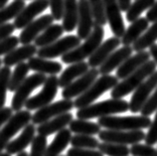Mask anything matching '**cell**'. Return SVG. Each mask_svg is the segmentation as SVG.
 Listing matches in <instances>:
<instances>
[{
    "label": "cell",
    "mask_w": 157,
    "mask_h": 156,
    "mask_svg": "<svg viewBox=\"0 0 157 156\" xmlns=\"http://www.w3.org/2000/svg\"><path fill=\"white\" fill-rule=\"evenodd\" d=\"M129 110V104L124 100H105L104 101L96 102L84 108L78 109L77 117L78 120H89L92 118H101L110 116L117 113L126 112Z\"/></svg>",
    "instance_id": "cell-1"
},
{
    "label": "cell",
    "mask_w": 157,
    "mask_h": 156,
    "mask_svg": "<svg viewBox=\"0 0 157 156\" xmlns=\"http://www.w3.org/2000/svg\"><path fill=\"white\" fill-rule=\"evenodd\" d=\"M156 64L153 60L148 61L146 64H144L141 68H139L137 71L131 74L126 79L122 80L121 82L115 86L111 89L110 97L115 100H121L123 97L128 96L129 93L134 92L144 81H146L152 74L156 71Z\"/></svg>",
    "instance_id": "cell-2"
},
{
    "label": "cell",
    "mask_w": 157,
    "mask_h": 156,
    "mask_svg": "<svg viewBox=\"0 0 157 156\" xmlns=\"http://www.w3.org/2000/svg\"><path fill=\"white\" fill-rule=\"evenodd\" d=\"M105 36L104 27L94 26L93 32L88 37V39L80 46L77 47L74 50L70 51L67 54H65L62 57V62L65 64H76L80 62H84L86 59L90 58L97 49L100 47V45L102 43Z\"/></svg>",
    "instance_id": "cell-3"
},
{
    "label": "cell",
    "mask_w": 157,
    "mask_h": 156,
    "mask_svg": "<svg viewBox=\"0 0 157 156\" xmlns=\"http://www.w3.org/2000/svg\"><path fill=\"white\" fill-rule=\"evenodd\" d=\"M151 120L147 116H105L98 120V124L101 127L110 130H142L149 128Z\"/></svg>",
    "instance_id": "cell-4"
},
{
    "label": "cell",
    "mask_w": 157,
    "mask_h": 156,
    "mask_svg": "<svg viewBox=\"0 0 157 156\" xmlns=\"http://www.w3.org/2000/svg\"><path fill=\"white\" fill-rule=\"evenodd\" d=\"M117 84L118 79L117 76H101L90 86V88L85 93H82V96L76 98V101H74V106L78 109H81L93 105V102L98 100L102 93L109 91V89H113Z\"/></svg>",
    "instance_id": "cell-5"
},
{
    "label": "cell",
    "mask_w": 157,
    "mask_h": 156,
    "mask_svg": "<svg viewBox=\"0 0 157 156\" xmlns=\"http://www.w3.org/2000/svg\"><path fill=\"white\" fill-rule=\"evenodd\" d=\"M32 114L29 110H20L13 114L6 124L0 130V152L6 149V146L9 144L12 137L16 133H18L21 129L30 124L29 122L32 120Z\"/></svg>",
    "instance_id": "cell-6"
},
{
    "label": "cell",
    "mask_w": 157,
    "mask_h": 156,
    "mask_svg": "<svg viewBox=\"0 0 157 156\" xmlns=\"http://www.w3.org/2000/svg\"><path fill=\"white\" fill-rule=\"evenodd\" d=\"M46 80L47 77L43 74L36 73L29 76L15 92L11 101V108L15 110L16 112H20L23 106H25L27 101L30 98L32 92L39 88L40 86H43Z\"/></svg>",
    "instance_id": "cell-7"
},
{
    "label": "cell",
    "mask_w": 157,
    "mask_h": 156,
    "mask_svg": "<svg viewBox=\"0 0 157 156\" xmlns=\"http://www.w3.org/2000/svg\"><path fill=\"white\" fill-rule=\"evenodd\" d=\"M59 88V78L57 76H50L47 78L43 85V89L36 96L31 97L25 104L27 110H38L50 105L56 97Z\"/></svg>",
    "instance_id": "cell-8"
},
{
    "label": "cell",
    "mask_w": 157,
    "mask_h": 156,
    "mask_svg": "<svg viewBox=\"0 0 157 156\" xmlns=\"http://www.w3.org/2000/svg\"><path fill=\"white\" fill-rule=\"evenodd\" d=\"M81 45V39L76 35H68L61 38L52 45L40 48L37 55L43 59H54L58 57H63L70 51L74 50Z\"/></svg>",
    "instance_id": "cell-9"
},
{
    "label": "cell",
    "mask_w": 157,
    "mask_h": 156,
    "mask_svg": "<svg viewBox=\"0 0 157 156\" xmlns=\"http://www.w3.org/2000/svg\"><path fill=\"white\" fill-rule=\"evenodd\" d=\"M74 108H75L74 101L71 100H61L56 102H52V104L36 110V112L32 116V124L34 125L43 124L57 116L70 112V110H72Z\"/></svg>",
    "instance_id": "cell-10"
},
{
    "label": "cell",
    "mask_w": 157,
    "mask_h": 156,
    "mask_svg": "<svg viewBox=\"0 0 157 156\" xmlns=\"http://www.w3.org/2000/svg\"><path fill=\"white\" fill-rule=\"evenodd\" d=\"M145 134L143 130H132V131H124V130H110L105 129L98 133V138L102 142L117 143L121 145H133L139 143L145 139Z\"/></svg>",
    "instance_id": "cell-11"
},
{
    "label": "cell",
    "mask_w": 157,
    "mask_h": 156,
    "mask_svg": "<svg viewBox=\"0 0 157 156\" xmlns=\"http://www.w3.org/2000/svg\"><path fill=\"white\" fill-rule=\"evenodd\" d=\"M156 88H157V71H155L146 81H144L134 91V93L132 94L130 101L128 102L130 112L133 113L141 112L144 105L146 104L148 98L150 97L151 93L155 91Z\"/></svg>",
    "instance_id": "cell-12"
},
{
    "label": "cell",
    "mask_w": 157,
    "mask_h": 156,
    "mask_svg": "<svg viewBox=\"0 0 157 156\" xmlns=\"http://www.w3.org/2000/svg\"><path fill=\"white\" fill-rule=\"evenodd\" d=\"M98 75H100L98 69H90L84 76H82L75 82H73L67 88L63 89L62 97H63L64 100L72 101V98L82 96L98 79Z\"/></svg>",
    "instance_id": "cell-13"
},
{
    "label": "cell",
    "mask_w": 157,
    "mask_h": 156,
    "mask_svg": "<svg viewBox=\"0 0 157 156\" xmlns=\"http://www.w3.org/2000/svg\"><path fill=\"white\" fill-rule=\"evenodd\" d=\"M54 22L51 14H46L37 18L22 30L19 36V41L22 45H29L38 38L42 33L50 27Z\"/></svg>",
    "instance_id": "cell-14"
},
{
    "label": "cell",
    "mask_w": 157,
    "mask_h": 156,
    "mask_svg": "<svg viewBox=\"0 0 157 156\" xmlns=\"http://www.w3.org/2000/svg\"><path fill=\"white\" fill-rule=\"evenodd\" d=\"M104 3L107 23L109 24L110 30L114 37L121 39L126 29L117 0H104Z\"/></svg>",
    "instance_id": "cell-15"
},
{
    "label": "cell",
    "mask_w": 157,
    "mask_h": 156,
    "mask_svg": "<svg viewBox=\"0 0 157 156\" xmlns=\"http://www.w3.org/2000/svg\"><path fill=\"white\" fill-rule=\"evenodd\" d=\"M50 6L49 0H34L29 5H27L21 11L17 17L14 20V26L16 29H24L31 22L35 20L36 16L42 13Z\"/></svg>",
    "instance_id": "cell-16"
},
{
    "label": "cell",
    "mask_w": 157,
    "mask_h": 156,
    "mask_svg": "<svg viewBox=\"0 0 157 156\" xmlns=\"http://www.w3.org/2000/svg\"><path fill=\"white\" fill-rule=\"evenodd\" d=\"M94 27V16L89 0H78V21L77 36L81 40L88 39Z\"/></svg>",
    "instance_id": "cell-17"
},
{
    "label": "cell",
    "mask_w": 157,
    "mask_h": 156,
    "mask_svg": "<svg viewBox=\"0 0 157 156\" xmlns=\"http://www.w3.org/2000/svg\"><path fill=\"white\" fill-rule=\"evenodd\" d=\"M121 44V40L117 37H111V38L106 39L105 42H102L100 47H98L96 52L94 53L89 58L88 64L90 69H97L98 67L104 64L106 59L113 54V53L117 50V47Z\"/></svg>",
    "instance_id": "cell-18"
},
{
    "label": "cell",
    "mask_w": 157,
    "mask_h": 156,
    "mask_svg": "<svg viewBox=\"0 0 157 156\" xmlns=\"http://www.w3.org/2000/svg\"><path fill=\"white\" fill-rule=\"evenodd\" d=\"M150 61V54L147 51L135 53V55L129 57L121 67L117 70V78L118 80H124L127 77L137 71L144 64Z\"/></svg>",
    "instance_id": "cell-19"
},
{
    "label": "cell",
    "mask_w": 157,
    "mask_h": 156,
    "mask_svg": "<svg viewBox=\"0 0 157 156\" xmlns=\"http://www.w3.org/2000/svg\"><path fill=\"white\" fill-rule=\"evenodd\" d=\"M132 52H133L132 46H122L121 48L115 50L98 68L100 74H101V76L109 75L111 72L114 71L115 69H118L129 57L132 56Z\"/></svg>",
    "instance_id": "cell-20"
},
{
    "label": "cell",
    "mask_w": 157,
    "mask_h": 156,
    "mask_svg": "<svg viewBox=\"0 0 157 156\" xmlns=\"http://www.w3.org/2000/svg\"><path fill=\"white\" fill-rule=\"evenodd\" d=\"M36 131L37 128L34 124H28L17 138L9 142V144L6 146V152L10 155H13L25 151L24 149L28 147V145L32 144L36 136Z\"/></svg>",
    "instance_id": "cell-21"
},
{
    "label": "cell",
    "mask_w": 157,
    "mask_h": 156,
    "mask_svg": "<svg viewBox=\"0 0 157 156\" xmlns=\"http://www.w3.org/2000/svg\"><path fill=\"white\" fill-rule=\"evenodd\" d=\"M37 53H38V49L35 45H23L21 47L14 49L13 51H11L6 56H4L2 62L5 67L10 68L12 66H17L21 63H24V61L26 60L29 61Z\"/></svg>",
    "instance_id": "cell-22"
},
{
    "label": "cell",
    "mask_w": 157,
    "mask_h": 156,
    "mask_svg": "<svg viewBox=\"0 0 157 156\" xmlns=\"http://www.w3.org/2000/svg\"><path fill=\"white\" fill-rule=\"evenodd\" d=\"M73 121V114L71 112L64 113L62 116H59L53 120L45 122L43 124H40L37 127V132L39 135L43 136H49L54 133L60 132L61 130L66 128V126L70 125Z\"/></svg>",
    "instance_id": "cell-23"
},
{
    "label": "cell",
    "mask_w": 157,
    "mask_h": 156,
    "mask_svg": "<svg viewBox=\"0 0 157 156\" xmlns=\"http://www.w3.org/2000/svg\"><path fill=\"white\" fill-rule=\"evenodd\" d=\"M148 26H149V21L146 17H139L134 22H132L125 30L122 38L121 39V44L123 46L133 45L148 29Z\"/></svg>",
    "instance_id": "cell-24"
},
{
    "label": "cell",
    "mask_w": 157,
    "mask_h": 156,
    "mask_svg": "<svg viewBox=\"0 0 157 156\" xmlns=\"http://www.w3.org/2000/svg\"><path fill=\"white\" fill-rule=\"evenodd\" d=\"M27 64L30 70L36 73L43 74V75L56 76L57 74L61 73V71L63 70V66L59 62L43 59L40 58V57H33L28 61Z\"/></svg>",
    "instance_id": "cell-25"
},
{
    "label": "cell",
    "mask_w": 157,
    "mask_h": 156,
    "mask_svg": "<svg viewBox=\"0 0 157 156\" xmlns=\"http://www.w3.org/2000/svg\"><path fill=\"white\" fill-rule=\"evenodd\" d=\"M89 70L90 66L86 62L72 64L67 69H65L64 72L61 74L59 78V87L63 89L67 88L73 82H75L82 76H84Z\"/></svg>",
    "instance_id": "cell-26"
},
{
    "label": "cell",
    "mask_w": 157,
    "mask_h": 156,
    "mask_svg": "<svg viewBox=\"0 0 157 156\" xmlns=\"http://www.w3.org/2000/svg\"><path fill=\"white\" fill-rule=\"evenodd\" d=\"M72 131L65 128L56 134L55 138L48 145L45 156H61L60 154L67 148L72 140Z\"/></svg>",
    "instance_id": "cell-27"
},
{
    "label": "cell",
    "mask_w": 157,
    "mask_h": 156,
    "mask_svg": "<svg viewBox=\"0 0 157 156\" xmlns=\"http://www.w3.org/2000/svg\"><path fill=\"white\" fill-rule=\"evenodd\" d=\"M78 1L65 0V11L63 17V26L66 32H72L78 27Z\"/></svg>",
    "instance_id": "cell-28"
},
{
    "label": "cell",
    "mask_w": 157,
    "mask_h": 156,
    "mask_svg": "<svg viewBox=\"0 0 157 156\" xmlns=\"http://www.w3.org/2000/svg\"><path fill=\"white\" fill-rule=\"evenodd\" d=\"M64 31L63 26L60 24H52L34 41V45L39 48H44L52 45L60 39V37L64 34Z\"/></svg>",
    "instance_id": "cell-29"
},
{
    "label": "cell",
    "mask_w": 157,
    "mask_h": 156,
    "mask_svg": "<svg viewBox=\"0 0 157 156\" xmlns=\"http://www.w3.org/2000/svg\"><path fill=\"white\" fill-rule=\"evenodd\" d=\"M70 130L73 133L76 134H81V135H94L98 134L101 132V126L98 125L97 122H93L90 120H73V121L70 124Z\"/></svg>",
    "instance_id": "cell-30"
},
{
    "label": "cell",
    "mask_w": 157,
    "mask_h": 156,
    "mask_svg": "<svg viewBox=\"0 0 157 156\" xmlns=\"http://www.w3.org/2000/svg\"><path fill=\"white\" fill-rule=\"evenodd\" d=\"M157 41V21L154 22L148 29L144 32V34L132 45V49L136 53L145 51L146 48L153 46Z\"/></svg>",
    "instance_id": "cell-31"
},
{
    "label": "cell",
    "mask_w": 157,
    "mask_h": 156,
    "mask_svg": "<svg viewBox=\"0 0 157 156\" xmlns=\"http://www.w3.org/2000/svg\"><path fill=\"white\" fill-rule=\"evenodd\" d=\"M25 7V2L22 0H14L11 4L4 7L0 10V26L6 24L11 19H15Z\"/></svg>",
    "instance_id": "cell-32"
},
{
    "label": "cell",
    "mask_w": 157,
    "mask_h": 156,
    "mask_svg": "<svg viewBox=\"0 0 157 156\" xmlns=\"http://www.w3.org/2000/svg\"><path fill=\"white\" fill-rule=\"evenodd\" d=\"M29 71H30V68H29L27 63H21L16 66L10 78L9 89H8V91H10L11 93L12 92L15 93L17 91V89L23 84V82L27 79V75Z\"/></svg>",
    "instance_id": "cell-33"
},
{
    "label": "cell",
    "mask_w": 157,
    "mask_h": 156,
    "mask_svg": "<svg viewBox=\"0 0 157 156\" xmlns=\"http://www.w3.org/2000/svg\"><path fill=\"white\" fill-rule=\"evenodd\" d=\"M155 1L156 0H135L134 2H132L130 8L126 12V20L131 23L134 22L144 11L149 10Z\"/></svg>",
    "instance_id": "cell-34"
},
{
    "label": "cell",
    "mask_w": 157,
    "mask_h": 156,
    "mask_svg": "<svg viewBox=\"0 0 157 156\" xmlns=\"http://www.w3.org/2000/svg\"><path fill=\"white\" fill-rule=\"evenodd\" d=\"M89 3L94 16V26L104 27L107 23L104 0H89Z\"/></svg>",
    "instance_id": "cell-35"
},
{
    "label": "cell",
    "mask_w": 157,
    "mask_h": 156,
    "mask_svg": "<svg viewBox=\"0 0 157 156\" xmlns=\"http://www.w3.org/2000/svg\"><path fill=\"white\" fill-rule=\"evenodd\" d=\"M98 149L106 156H128L130 154V148H128L127 145L117 143L101 142Z\"/></svg>",
    "instance_id": "cell-36"
},
{
    "label": "cell",
    "mask_w": 157,
    "mask_h": 156,
    "mask_svg": "<svg viewBox=\"0 0 157 156\" xmlns=\"http://www.w3.org/2000/svg\"><path fill=\"white\" fill-rule=\"evenodd\" d=\"M72 147L84 149H97L100 146V142L94 136L90 135H81L75 134L71 140Z\"/></svg>",
    "instance_id": "cell-37"
},
{
    "label": "cell",
    "mask_w": 157,
    "mask_h": 156,
    "mask_svg": "<svg viewBox=\"0 0 157 156\" xmlns=\"http://www.w3.org/2000/svg\"><path fill=\"white\" fill-rule=\"evenodd\" d=\"M12 72L9 67H5L0 69V109H2L6 102L7 91L9 89L10 78Z\"/></svg>",
    "instance_id": "cell-38"
},
{
    "label": "cell",
    "mask_w": 157,
    "mask_h": 156,
    "mask_svg": "<svg viewBox=\"0 0 157 156\" xmlns=\"http://www.w3.org/2000/svg\"><path fill=\"white\" fill-rule=\"evenodd\" d=\"M48 147V140L46 136L36 135L31 144V151L29 156H45Z\"/></svg>",
    "instance_id": "cell-39"
},
{
    "label": "cell",
    "mask_w": 157,
    "mask_h": 156,
    "mask_svg": "<svg viewBox=\"0 0 157 156\" xmlns=\"http://www.w3.org/2000/svg\"><path fill=\"white\" fill-rule=\"evenodd\" d=\"M130 154L132 156H157V148L148 144L136 143L131 145Z\"/></svg>",
    "instance_id": "cell-40"
},
{
    "label": "cell",
    "mask_w": 157,
    "mask_h": 156,
    "mask_svg": "<svg viewBox=\"0 0 157 156\" xmlns=\"http://www.w3.org/2000/svg\"><path fill=\"white\" fill-rule=\"evenodd\" d=\"M19 43V37L16 36H10L7 39L1 41L0 42V56H6L7 54H9L11 51L17 48Z\"/></svg>",
    "instance_id": "cell-41"
},
{
    "label": "cell",
    "mask_w": 157,
    "mask_h": 156,
    "mask_svg": "<svg viewBox=\"0 0 157 156\" xmlns=\"http://www.w3.org/2000/svg\"><path fill=\"white\" fill-rule=\"evenodd\" d=\"M155 112H157V88L150 96V97L148 98V101L144 105L140 112H141V116L149 117Z\"/></svg>",
    "instance_id": "cell-42"
},
{
    "label": "cell",
    "mask_w": 157,
    "mask_h": 156,
    "mask_svg": "<svg viewBox=\"0 0 157 156\" xmlns=\"http://www.w3.org/2000/svg\"><path fill=\"white\" fill-rule=\"evenodd\" d=\"M50 1L51 8V15L53 16L54 20L63 19L64 11H65V0H49Z\"/></svg>",
    "instance_id": "cell-43"
},
{
    "label": "cell",
    "mask_w": 157,
    "mask_h": 156,
    "mask_svg": "<svg viewBox=\"0 0 157 156\" xmlns=\"http://www.w3.org/2000/svg\"><path fill=\"white\" fill-rule=\"evenodd\" d=\"M145 144L153 146L157 143V112L155 114L154 120H152L151 124L148 128V132L145 134Z\"/></svg>",
    "instance_id": "cell-44"
},
{
    "label": "cell",
    "mask_w": 157,
    "mask_h": 156,
    "mask_svg": "<svg viewBox=\"0 0 157 156\" xmlns=\"http://www.w3.org/2000/svg\"><path fill=\"white\" fill-rule=\"evenodd\" d=\"M66 156H104L100 150L97 149H84L72 147L68 150Z\"/></svg>",
    "instance_id": "cell-45"
},
{
    "label": "cell",
    "mask_w": 157,
    "mask_h": 156,
    "mask_svg": "<svg viewBox=\"0 0 157 156\" xmlns=\"http://www.w3.org/2000/svg\"><path fill=\"white\" fill-rule=\"evenodd\" d=\"M15 26L14 24L11 23H6L4 25L0 26V42L3 40L7 39L8 37H10L11 34L15 31Z\"/></svg>",
    "instance_id": "cell-46"
},
{
    "label": "cell",
    "mask_w": 157,
    "mask_h": 156,
    "mask_svg": "<svg viewBox=\"0 0 157 156\" xmlns=\"http://www.w3.org/2000/svg\"><path fill=\"white\" fill-rule=\"evenodd\" d=\"M13 116V109L11 108H3L0 109V130L2 128V125H5L6 122Z\"/></svg>",
    "instance_id": "cell-47"
},
{
    "label": "cell",
    "mask_w": 157,
    "mask_h": 156,
    "mask_svg": "<svg viewBox=\"0 0 157 156\" xmlns=\"http://www.w3.org/2000/svg\"><path fill=\"white\" fill-rule=\"evenodd\" d=\"M146 19L149 22L154 23L157 21V0L155 1V3L152 5V7L149 10L147 11L146 13Z\"/></svg>",
    "instance_id": "cell-48"
},
{
    "label": "cell",
    "mask_w": 157,
    "mask_h": 156,
    "mask_svg": "<svg viewBox=\"0 0 157 156\" xmlns=\"http://www.w3.org/2000/svg\"><path fill=\"white\" fill-rule=\"evenodd\" d=\"M117 3L121 12H127L132 4L131 0H117Z\"/></svg>",
    "instance_id": "cell-49"
},
{
    "label": "cell",
    "mask_w": 157,
    "mask_h": 156,
    "mask_svg": "<svg viewBox=\"0 0 157 156\" xmlns=\"http://www.w3.org/2000/svg\"><path fill=\"white\" fill-rule=\"evenodd\" d=\"M149 54L157 66V44H154L153 46H151L149 48Z\"/></svg>",
    "instance_id": "cell-50"
},
{
    "label": "cell",
    "mask_w": 157,
    "mask_h": 156,
    "mask_svg": "<svg viewBox=\"0 0 157 156\" xmlns=\"http://www.w3.org/2000/svg\"><path fill=\"white\" fill-rule=\"evenodd\" d=\"M7 2H8V0H0V10L3 9L4 7H6Z\"/></svg>",
    "instance_id": "cell-51"
},
{
    "label": "cell",
    "mask_w": 157,
    "mask_h": 156,
    "mask_svg": "<svg viewBox=\"0 0 157 156\" xmlns=\"http://www.w3.org/2000/svg\"><path fill=\"white\" fill-rule=\"evenodd\" d=\"M17 156H29V154L26 152V151H22V152H20L17 154Z\"/></svg>",
    "instance_id": "cell-52"
},
{
    "label": "cell",
    "mask_w": 157,
    "mask_h": 156,
    "mask_svg": "<svg viewBox=\"0 0 157 156\" xmlns=\"http://www.w3.org/2000/svg\"><path fill=\"white\" fill-rule=\"evenodd\" d=\"M0 156H11V155L8 154L7 152H0Z\"/></svg>",
    "instance_id": "cell-53"
},
{
    "label": "cell",
    "mask_w": 157,
    "mask_h": 156,
    "mask_svg": "<svg viewBox=\"0 0 157 156\" xmlns=\"http://www.w3.org/2000/svg\"><path fill=\"white\" fill-rule=\"evenodd\" d=\"M3 62H2V60L1 59H0V69H1V64H2Z\"/></svg>",
    "instance_id": "cell-54"
},
{
    "label": "cell",
    "mask_w": 157,
    "mask_h": 156,
    "mask_svg": "<svg viewBox=\"0 0 157 156\" xmlns=\"http://www.w3.org/2000/svg\"><path fill=\"white\" fill-rule=\"evenodd\" d=\"M22 1H25V0H22Z\"/></svg>",
    "instance_id": "cell-55"
},
{
    "label": "cell",
    "mask_w": 157,
    "mask_h": 156,
    "mask_svg": "<svg viewBox=\"0 0 157 156\" xmlns=\"http://www.w3.org/2000/svg\"><path fill=\"white\" fill-rule=\"evenodd\" d=\"M61 156H65V155H61Z\"/></svg>",
    "instance_id": "cell-56"
}]
</instances>
